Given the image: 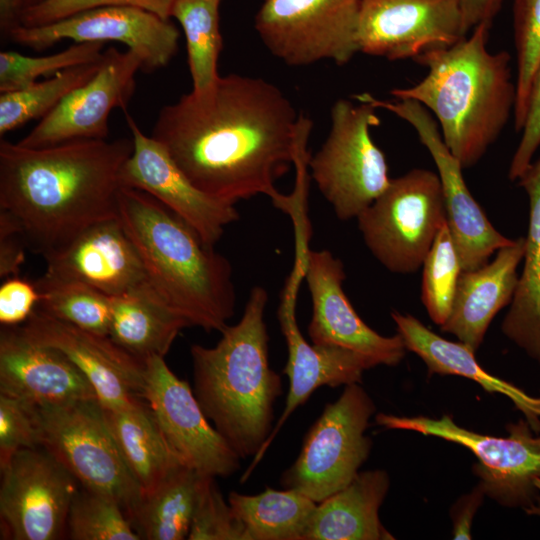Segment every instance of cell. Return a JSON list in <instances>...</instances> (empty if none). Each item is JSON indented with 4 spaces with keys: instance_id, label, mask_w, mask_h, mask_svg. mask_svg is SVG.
I'll use <instances>...</instances> for the list:
<instances>
[{
    "instance_id": "6da1fadb",
    "label": "cell",
    "mask_w": 540,
    "mask_h": 540,
    "mask_svg": "<svg viewBox=\"0 0 540 540\" xmlns=\"http://www.w3.org/2000/svg\"><path fill=\"white\" fill-rule=\"evenodd\" d=\"M311 128L276 85L228 74L205 92L164 105L151 136L210 197L235 205L263 194L292 212L294 199L279 193L275 182L295 164Z\"/></svg>"
},
{
    "instance_id": "7a4b0ae2",
    "label": "cell",
    "mask_w": 540,
    "mask_h": 540,
    "mask_svg": "<svg viewBox=\"0 0 540 540\" xmlns=\"http://www.w3.org/2000/svg\"><path fill=\"white\" fill-rule=\"evenodd\" d=\"M132 138L75 139L27 148L0 141V211L44 258L83 231L118 217Z\"/></svg>"
},
{
    "instance_id": "3957f363",
    "label": "cell",
    "mask_w": 540,
    "mask_h": 540,
    "mask_svg": "<svg viewBox=\"0 0 540 540\" xmlns=\"http://www.w3.org/2000/svg\"><path fill=\"white\" fill-rule=\"evenodd\" d=\"M490 26L481 24L457 43L414 59L427 68L418 83L390 91L433 113L443 140L463 169L476 165L514 114L517 88L507 51L488 49Z\"/></svg>"
},
{
    "instance_id": "277c9868",
    "label": "cell",
    "mask_w": 540,
    "mask_h": 540,
    "mask_svg": "<svg viewBox=\"0 0 540 540\" xmlns=\"http://www.w3.org/2000/svg\"><path fill=\"white\" fill-rule=\"evenodd\" d=\"M118 218L142 260L147 281L191 326L222 332L235 312L228 259L146 192L123 187Z\"/></svg>"
},
{
    "instance_id": "5b68a950",
    "label": "cell",
    "mask_w": 540,
    "mask_h": 540,
    "mask_svg": "<svg viewBox=\"0 0 540 540\" xmlns=\"http://www.w3.org/2000/svg\"><path fill=\"white\" fill-rule=\"evenodd\" d=\"M267 301L266 289L254 286L240 320L214 347L190 348L196 399L241 459L254 457L267 441L282 394L281 377L269 364Z\"/></svg>"
},
{
    "instance_id": "8992f818",
    "label": "cell",
    "mask_w": 540,
    "mask_h": 540,
    "mask_svg": "<svg viewBox=\"0 0 540 540\" xmlns=\"http://www.w3.org/2000/svg\"><path fill=\"white\" fill-rule=\"evenodd\" d=\"M358 102L339 99L333 104L329 134L308 160L320 193L344 221L357 218L391 181L385 155L370 134L380 124L377 108Z\"/></svg>"
},
{
    "instance_id": "52a82bcc",
    "label": "cell",
    "mask_w": 540,
    "mask_h": 540,
    "mask_svg": "<svg viewBox=\"0 0 540 540\" xmlns=\"http://www.w3.org/2000/svg\"><path fill=\"white\" fill-rule=\"evenodd\" d=\"M38 409L41 447L80 486L116 500L130 520L143 499V491L119 451L98 398Z\"/></svg>"
},
{
    "instance_id": "ba28073f",
    "label": "cell",
    "mask_w": 540,
    "mask_h": 540,
    "mask_svg": "<svg viewBox=\"0 0 540 540\" xmlns=\"http://www.w3.org/2000/svg\"><path fill=\"white\" fill-rule=\"evenodd\" d=\"M356 219L367 248L380 264L393 273L416 272L446 221L438 174L416 168L391 179Z\"/></svg>"
},
{
    "instance_id": "9c48e42d",
    "label": "cell",
    "mask_w": 540,
    "mask_h": 540,
    "mask_svg": "<svg viewBox=\"0 0 540 540\" xmlns=\"http://www.w3.org/2000/svg\"><path fill=\"white\" fill-rule=\"evenodd\" d=\"M375 410L360 383L346 385L309 429L298 457L281 476L283 488L319 503L346 487L370 454L365 431Z\"/></svg>"
},
{
    "instance_id": "30bf717a",
    "label": "cell",
    "mask_w": 540,
    "mask_h": 540,
    "mask_svg": "<svg viewBox=\"0 0 540 540\" xmlns=\"http://www.w3.org/2000/svg\"><path fill=\"white\" fill-rule=\"evenodd\" d=\"M378 425L434 436L469 449L479 460L473 466L485 495L505 507L526 509L540 496V432L526 420L506 426L507 437L476 433L459 426L451 416H396L379 413Z\"/></svg>"
},
{
    "instance_id": "8fae6325",
    "label": "cell",
    "mask_w": 540,
    "mask_h": 540,
    "mask_svg": "<svg viewBox=\"0 0 540 540\" xmlns=\"http://www.w3.org/2000/svg\"><path fill=\"white\" fill-rule=\"evenodd\" d=\"M361 0H264L255 29L265 47L290 66L330 60L341 66L360 52Z\"/></svg>"
},
{
    "instance_id": "7c38bea8",
    "label": "cell",
    "mask_w": 540,
    "mask_h": 540,
    "mask_svg": "<svg viewBox=\"0 0 540 540\" xmlns=\"http://www.w3.org/2000/svg\"><path fill=\"white\" fill-rule=\"evenodd\" d=\"M1 539L56 540L66 536L77 479L44 448L17 451L1 468Z\"/></svg>"
},
{
    "instance_id": "4fadbf2b",
    "label": "cell",
    "mask_w": 540,
    "mask_h": 540,
    "mask_svg": "<svg viewBox=\"0 0 540 540\" xmlns=\"http://www.w3.org/2000/svg\"><path fill=\"white\" fill-rule=\"evenodd\" d=\"M354 97L408 122L430 153L438 170L446 220L463 271L483 266L500 248L513 243L514 240L494 228L472 196L463 178L461 163L445 144L438 123L427 108L412 99L381 100L367 92Z\"/></svg>"
},
{
    "instance_id": "5bb4252c",
    "label": "cell",
    "mask_w": 540,
    "mask_h": 540,
    "mask_svg": "<svg viewBox=\"0 0 540 540\" xmlns=\"http://www.w3.org/2000/svg\"><path fill=\"white\" fill-rule=\"evenodd\" d=\"M144 399L176 459L202 475L227 477L240 470L239 455L209 423L187 382L164 357L145 361Z\"/></svg>"
},
{
    "instance_id": "9a60e30c",
    "label": "cell",
    "mask_w": 540,
    "mask_h": 540,
    "mask_svg": "<svg viewBox=\"0 0 540 540\" xmlns=\"http://www.w3.org/2000/svg\"><path fill=\"white\" fill-rule=\"evenodd\" d=\"M11 41L42 51L63 40L81 42H120L143 61L142 71L166 67L178 50L179 31L170 20L149 11L108 5L80 11L39 26H14L7 36Z\"/></svg>"
},
{
    "instance_id": "2e32d148",
    "label": "cell",
    "mask_w": 540,
    "mask_h": 540,
    "mask_svg": "<svg viewBox=\"0 0 540 540\" xmlns=\"http://www.w3.org/2000/svg\"><path fill=\"white\" fill-rule=\"evenodd\" d=\"M297 246L312 300L307 328L311 343L353 350L373 367L398 365L407 351L403 339L398 333L383 336L360 318L343 289L346 275L342 261L328 250L308 249L304 239H299Z\"/></svg>"
},
{
    "instance_id": "e0dca14e",
    "label": "cell",
    "mask_w": 540,
    "mask_h": 540,
    "mask_svg": "<svg viewBox=\"0 0 540 540\" xmlns=\"http://www.w3.org/2000/svg\"><path fill=\"white\" fill-rule=\"evenodd\" d=\"M142 66L136 52L109 47L94 77L69 93L17 143L41 148L75 139H106L110 113L115 108L127 111Z\"/></svg>"
},
{
    "instance_id": "ac0fdd59",
    "label": "cell",
    "mask_w": 540,
    "mask_h": 540,
    "mask_svg": "<svg viewBox=\"0 0 540 540\" xmlns=\"http://www.w3.org/2000/svg\"><path fill=\"white\" fill-rule=\"evenodd\" d=\"M466 35L459 0L360 1L358 43L367 55L414 60Z\"/></svg>"
},
{
    "instance_id": "d6986e66",
    "label": "cell",
    "mask_w": 540,
    "mask_h": 540,
    "mask_svg": "<svg viewBox=\"0 0 540 540\" xmlns=\"http://www.w3.org/2000/svg\"><path fill=\"white\" fill-rule=\"evenodd\" d=\"M302 254L297 252L294 269L287 279L278 308V320L288 349L283 373L289 379L284 409L271 434L241 477L247 480L291 414L321 386L338 387L361 383L363 372L373 368L363 355L340 346L309 344L296 321V297L303 274Z\"/></svg>"
},
{
    "instance_id": "ffe728a7",
    "label": "cell",
    "mask_w": 540,
    "mask_h": 540,
    "mask_svg": "<svg viewBox=\"0 0 540 540\" xmlns=\"http://www.w3.org/2000/svg\"><path fill=\"white\" fill-rule=\"evenodd\" d=\"M124 114L133 140V152L122 171L124 186L154 197L193 228L206 245L213 247L226 226L239 219L235 205L199 190L165 147L144 134L128 111Z\"/></svg>"
},
{
    "instance_id": "44dd1931",
    "label": "cell",
    "mask_w": 540,
    "mask_h": 540,
    "mask_svg": "<svg viewBox=\"0 0 540 540\" xmlns=\"http://www.w3.org/2000/svg\"><path fill=\"white\" fill-rule=\"evenodd\" d=\"M20 328L35 342L63 352L90 381L105 409L126 408L145 400V362L108 335L81 329L38 307Z\"/></svg>"
},
{
    "instance_id": "7402d4cb",
    "label": "cell",
    "mask_w": 540,
    "mask_h": 540,
    "mask_svg": "<svg viewBox=\"0 0 540 540\" xmlns=\"http://www.w3.org/2000/svg\"><path fill=\"white\" fill-rule=\"evenodd\" d=\"M0 394L36 406L98 398L63 352L35 342L20 326H2L0 332Z\"/></svg>"
},
{
    "instance_id": "603a6c76",
    "label": "cell",
    "mask_w": 540,
    "mask_h": 540,
    "mask_svg": "<svg viewBox=\"0 0 540 540\" xmlns=\"http://www.w3.org/2000/svg\"><path fill=\"white\" fill-rule=\"evenodd\" d=\"M45 260L46 274L84 283L110 297L148 282L118 217L94 224Z\"/></svg>"
},
{
    "instance_id": "cb8c5ba5",
    "label": "cell",
    "mask_w": 540,
    "mask_h": 540,
    "mask_svg": "<svg viewBox=\"0 0 540 540\" xmlns=\"http://www.w3.org/2000/svg\"><path fill=\"white\" fill-rule=\"evenodd\" d=\"M524 253L525 237H519L500 248L492 262L462 271L451 312L441 330L455 335L476 352L495 315L514 297L519 281L517 269Z\"/></svg>"
},
{
    "instance_id": "d4e9b609",
    "label": "cell",
    "mask_w": 540,
    "mask_h": 540,
    "mask_svg": "<svg viewBox=\"0 0 540 540\" xmlns=\"http://www.w3.org/2000/svg\"><path fill=\"white\" fill-rule=\"evenodd\" d=\"M397 333L408 351L418 355L429 374L456 375L471 379L490 393L510 399L535 432H540V396H532L514 384L485 371L474 351L462 342H453L431 331L416 317L392 311Z\"/></svg>"
},
{
    "instance_id": "484cf974",
    "label": "cell",
    "mask_w": 540,
    "mask_h": 540,
    "mask_svg": "<svg viewBox=\"0 0 540 540\" xmlns=\"http://www.w3.org/2000/svg\"><path fill=\"white\" fill-rule=\"evenodd\" d=\"M390 487L384 470L358 472L343 489L317 503L303 540H390L379 518Z\"/></svg>"
},
{
    "instance_id": "4316f807",
    "label": "cell",
    "mask_w": 540,
    "mask_h": 540,
    "mask_svg": "<svg viewBox=\"0 0 540 540\" xmlns=\"http://www.w3.org/2000/svg\"><path fill=\"white\" fill-rule=\"evenodd\" d=\"M517 181L529 199V225L523 269L501 330L540 365V157Z\"/></svg>"
},
{
    "instance_id": "83f0119b",
    "label": "cell",
    "mask_w": 540,
    "mask_h": 540,
    "mask_svg": "<svg viewBox=\"0 0 540 540\" xmlns=\"http://www.w3.org/2000/svg\"><path fill=\"white\" fill-rule=\"evenodd\" d=\"M186 327L188 322L162 301L149 282L111 297L108 335L140 360L165 357Z\"/></svg>"
},
{
    "instance_id": "f1b7e54d",
    "label": "cell",
    "mask_w": 540,
    "mask_h": 540,
    "mask_svg": "<svg viewBox=\"0 0 540 540\" xmlns=\"http://www.w3.org/2000/svg\"><path fill=\"white\" fill-rule=\"evenodd\" d=\"M103 409L119 451L144 497L182 464L168 448L145 400L126 408Z\"/></svg>"
},
{
    "instance_id": "f546056e",
    "label": "cell",
    "mask_w": 540,
    "mask_h": 540,
    "mask_svg": "<svg viewBox=\"0 0 540 540\" xmlns=\"http://www.w3.org/2000/svg\"><path fill=\"white\" fill-rule=\"evenodd\" d=\"M202 474L180 465L144 495L130 522L140 539L188 538Z\"/></svg>"
},
{
    "instance_id": "4dcf8cb0",
    "label": "cell",
    "mask_w": 540,
    "mask_h": 540,
    "mask_svg": "<svg viewBox=\"0 0 540 540\" xmlns=\"http://www.w3.org/2000/svg\"><path fill=\"white\" fill-rule=\"evenodd\" d=\"M228 503L244 527L246 540H303L317 506L296 490L270 487L256 495L231 492Z\"/></svg>"
},
{
    "instance_id": "1f68e13d",
    "label": "cell",
    "mask_w": 540,
    "mask_h": 540,
    "mask_svg": "<svg viewBox=\"0 0 540 540\" xmlns=\"http://www.w3.org/2000/svg\"><path fill=\"white\" fill-rule=\"evenodd\" d=\"M221 0H177L171 18L181 25L194 92L212 88L220 75L217 69L223 41L220 32Z\"/></svg>"
},
{
    "instance_id": "d6a6232c",
    "label": "cell",
    "mask_w": 540,
    "mask_h": 540,
    "mask_svg": "<svg viewBox=\"0 0 540 540\" xmlns=\"http://www.w3.org/2000/svg\"><path fill=\"white\" fill-rule=\"evenodd\" d=\"M103 57V56H102ZM102 58L96 62L68 68L43 81L0 95V135L27 122L42 119L69 93L94 77Z\"/></svg>"
},
{
    "instance_id": "836d02e7",
    "label": "cell",
    "mask_w": 540,
    "mask_h": 540,
    "mask_svg": "<svg viewBox=\"0 0 540 540\" xmlns=\"http://www.w3.org/2000/svg\"><path fill=\"white\" fill-rule=\"evenodd\" d=\"M34 283L39 292L40 310L81 329L109 334L110 296L84 283L46 273Z\"/></svg>"
},
{
    "instance_id": "e575fe53",
    "label": "cell",
    "mask_w": 540,
    "mask_h": 540,
    "mask_svg": "<svg viewBox=\"0 0 540 540\" xmlns=\"http://www.w3.org/2000/svg\"><path fill=\"white\" fill-rule=\"evenodd\" d=\"M422 267L421 300L431 320L441 327L451 312L463 271L447 220L440 227Z\"/></svg>"
},
{
    "instance_id": "d590c367",
    "label": "cell",
    "mask_w": 540,
    "mask_h": 540,
    "mask_svg": "<svg viewBox=\"0 0 540 540\" xmlns=\"http://www.w3.org/2000/svg\"><path fill=\"white\" fill-rule=\"evenodd\" d=\"M66 536L73 540H140L116 500L82 486L70 505Z\"/></svg>"
},
{
    "instance_id": "8d00e7d4",
    "label": "cell",
    "mask_w": 540,
    "mask_h": 540,
    "mask_svg": "<svg viewBox=\"0 0 540 540\" xmlns=\"http://www.w3.org/2000/svg\"><path fill=\"white\" fill-rule=\"evenodd\" d=\"M103 42L73 43L45 56H26L16 51L0 53V92L24 88L41 76H53L68 68L96 62L103 56Z\"/></svg>"
},
{
    "instance_id": "74e56055",
    "label": "cell",
    "mask_w": 540,
    "mask_h": 540,
    "mask_svg": "<svg viewBox=\"0 0 540 540\" xmlns=\"http://www.w3.org/2000/svg\"><path fill=\"white\" fill-rule=\"evenodd\" d=\"M513 30L517 63V98L513 118L515 130L521 132L532 82L540 63V0H514Z\"/></svg>"
},
{
    "instance_id": "f35d334b",
    "label": "cell",
    "mask_w": 540,
    "mask_h": 540,
    "mask_svg": "<svg viewBox=\"0 0 540 540\" xmlns=\"http://www.w3.org/2000/svg\"><path fill=\"white\" fill-rule=\"evenodd\" d=\"M189 540H246L245 530L226 503L215 477L203 475Z\"/></svg>"
},
{
    "instance_id": "ab89813d",
    "label": "cell",
    "mask_w": 540,
    "mask_h": 540,
    "mask_svg": "<svg viewBox=\"0 0 540 540\" xmlns=\"http://www.w3.org/2000/svg\"><path fill=\"white\" fill-rule=\"evenodd\" d=\"M41 446L38 406L0 394V469L24 448Z\"/></svg>"
},
{
    "instance_id": "60d3db41",
    "label": "cell",
    "mask_w": 540,
    "mask_h": 540,
    "mask_svg": "<svg viewBox=\"0 0 540 540\" xmlns=\"http://www.w3.org/2000/svg\"><path fill=\"white\" fill-rule=\"evenodd\" d=\"M177 0H37L22 8L14 26H39L51 23L80 11L108 5L137 7L170 20Z\"/></svg>"
},
{
    "instance_id": "b9f144b4",
    "label": "cell",
    "mask_w": 540,
    "mask_h": 540,
    "mask_svg": "<svg viewBox=\"0 0 540 540\" xmlns=\"http://www.w3.org/2000/svg\"><path fill=\"white\" fill-rule=\"evenodd\" d=\"M521 138L509 167V179L517 181L532 163L540 147V63L534 75Z\"/></svg>"
},
{
    "instance_id": "7bdbcfd3",
    "label": "cell",
    "mask_w": 540,
    "mask_h": 540,
    "mask_svg": "<svg viewBox=\"0 0 540 540\" xmlns=\"http://www.w3.org/2000/svg\"><path fill=\"white\" fill-rule=\"evenodd\" d=\"M39 292L34 282L19 276L4 279L0 286V323L19 326L25 323L39 304Z\"/></svg>"
},
{
    "instance_id": "ee69618b",
    "label": "cell",
    "mask_w": 540,
    "mask_h": 540,
    "mask_svg": "<svg viewBox=\"0 0 540 540\" xmlns=\"http://www.w3.org/2000/svg\"><path fill=\"white\" fill-rule=\"evenodd\" d=\"M24 245L16 223L5 212L0 211V277L7 279L19 276L24 262Z\"/></svg>"
},
{
    "instance_id": "f6af8a7d",
    "label": "cell",
    "mask_w": 540,
    "mask_h": 540,
    "mask_svg": "<svg viewBox=\"0 0 540 540\" xmlns=\"http://www.w3.org/2000/svg\"><path fill=\"white\" fill-rule=\"evenodd\" d=\"M485 492L478 485L468 494L463 495L453 506L451 516L453 520V539H472L471 527L474 515L481 506Z\"/></svg>"
},
{
    "instance_id": "bcb514c9",
    "label": "cell",
    "mask_w": 540,
    "mask_h": 540,
    "mask_svg": "<svg viewBox=\"0 0 540 540\" xmlns=\"http://www.w3.org/2000/svg\"><path fill=\"white\" fill-rule=\"evenodd\" d=\"M503 0H459L463 27L466 33L481 24L491 27Z\"/></svg>"
},
{
    "instance_id": "7dc6e473",
    "label": "cell",
    "mask_w": 540,
    "mask_h": 540,
    "mask_svg": "<svg viewBox=\"0 0 540 540\" xmlns=\"http://www.w3.org/2000/svg\"><path fill=\"white\" fill-rule=\"evenodd\" d=\"M20 3L21 0H0V29L2 36L6 37L9 30L15 25Z\"/></svg>"
},
{
    "instance_id": "c3c4849f",
    "label": "cell",
    "mask_w": 540,
    "mask_h": 540,
    "mask_svg": "<svg viewBox=\"0 0 540 540\" xmlns=\"http://www.w3.org/2000/svg\"><path fill=\"white\" fill-rule=\"evenodd\" d=\"M35 1H37V0H21L19 11H20L22 8L26 7V6L31 5V4L34 3ZM19 11H18V12H19ZM17 14H18V13H17Z\"/></svg>"
}]
</instances>
